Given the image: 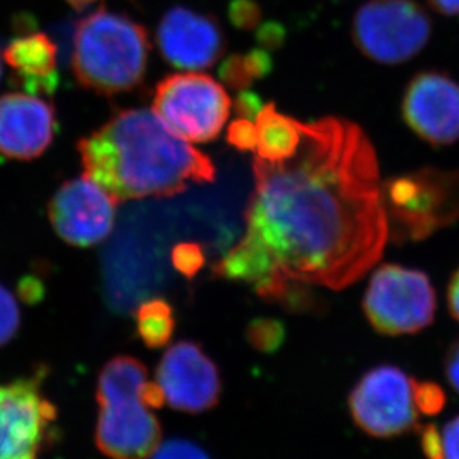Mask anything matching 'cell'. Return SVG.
<instances>
[{
    "mask_svg": "<svg viewBox=\"0 0 459 459\" xmlns=\"http://www.w3.org/2000/svg\"><path fill=\"white\" fill-rule=\"evenodd\" d=\"M415 379L391 364L373 367L349 394V413L362 433L375 438L400 437L418 429Z\"/></svg>",
    "mask_w": 459,
    "mask_h": 459,
    "instance_id": "ba28073f",
    "label": "cell"
},
{
    "mask_svg": "<svg viewBox=\"0 0 459 459\" xmlns=\"http://www.w3.org/2000/svg\"><path fill=\"white\" fill-rule=\"evenodd\" d=\"M161 57L186 71L212 67L226 51V33L217 18L186 6H173L157 27Z\"/></svg>",
    "mask_w": 459,
    "mask_h": 459,
    "instance_id": "4fadbf2b",
    "label": "cell"
},
{
    "mask_svg": "<svg viewBox=\"0 0 459 459\" xmlns=\"http://www.w3.org/2000/svg\"><path fill=\"white\" fill-rule=\"evenodd\" d=\"M157 384L166 402L179 411L204 413L220 404L222 376L217 362L197 342L181 341L163 353Z\"/></svg>",
    "mask_w": 459,
    "mask_h": 459,
    "instance_id": "30bf717a",
    "label": "cell"
},
{
    "mask_svg": "<svg viewBox=\"0 0 459 459\" xmlns=\"http://www.w3.org/2000/svg\"><path fill=\"white\" fill-rule=\"evenodd\" d=\"M442 438L443 459H459V415L445 425Z\"/></svg>",
    "mask_w": 459,
    "mask_h": 459,
    "instance_id": "d6a6232c",
    "label": "cell"
},
{
    "mask_svg": "<svg viewBox=\"0 0 459 459\" xmlns=\"http://www.w3.org/2000/svg\"><path fill=\"white\" fill-rule=\"evenodd\" d=\"M287 35V29L278 22H265L256 27V42L267 51L282 48Z\"/></svg>",
    "mask_w": 459,
    "mask_h": 459,
    "instance_id": "83f0119b",
    "label": "cell"
},
{
    "mask_svg": "<svg viewBox=\"0 0 459 459\" xmlns=\"http://www.w3.org/2000/svg\"><path fill=\"white\" fill-rule=\"evenodd\" d=\"M447 307L452 318L459 323V267L455 273L452 274L449 285H447Z\"/></svg>",
    "mask_w": 459,
    "mask_h": 459,
    "instance_id": "d590c367",
    "label": "cell"
},
{
    "mask_svg": "<svg viewBox=\"0 0 459 459\" xmlns=\"http://www.w3.org/2000/svg\"><path fill=\"white\" fill-rule=\"evenodd\" d=\"M151 459H212L204 447L186 438H172L161 443Z\"/></svg>",
    "mask_w": 459,
    "mask_h": 459,
    "instance_id": "484cf974",
    "label": "cell"
},
{
    "mask_svg": "<svg viewBox=\"0 0 459 459\" xmlns=\"http://www.w3.org/2000/svg\"><path fill=\"white\" fill-rule=\"evenodd\" d=\"M445 375L452 389L459 394V339L447 349L445 357Z\"/></svg>",
    "mask_w": 459,
    "mask_h": 459,
    "instance_id": "e575fe53",
    "label": "cell"
},
{
    "mask_svg": "<svg viewBox=\"0 0 459 459\" xmlns=\"http://www.w3.org/2000/svg\"><path fill=\"white\" fill-rule=\"evenodd\" d=\"M148 380L145 364L132 355H117L103 366L98 380V404L139 398V389Z\"/></svg>",
    "mask_w": 459,
    "mask_h": 459,
    "instance_id": "ac0fdd59",
    "label": "cell"
},
{
    "mask_svg": "<svg viewBox=\"0 0 459 459\" xmlns=\"http://www.w3.org/2000/svg\"><path fill=\"white\" fill-rule=\"evenodd\" d=\"M431 31V18L416 0H367L351 27L353 44L380 65H402L416 57Z\"/></svg>",
    "mask_w": 459,
    "mask_h": 459,
    "instance_id": "8992f818",
    "label": "cell"
},
{
    "mask_svg": "<svg viewBox=\"0 0 459 459\" xmlns=\"http://www.w3.org/2000/svg\"><path fill=\"white\" fill-rule=\"evenodd\" d=\"M256 157L265 161H283L296 154L301 142L300 121L281 114L267 103L256 115Z\"/></svg>",
    "mask_w": 459,
    "mask_h": 459,
    "instance_id": "e0dca14e",
    "label": "cell"
},
{
    "mask_svg": "<svg viewBox=\"0 0 459 459\" xmlns=\"http://www.w3.org/2000/svg\"><path fill=\"white\" fill-rule=\"evenodd\" d=\"M58 132L53 103L15 91L0 96V155L17 161L39 159Z\"/></svg>",
    "mask_w": 459,
    "mask_h": 459,
    "instance_id": "5bb4252c",
    "label": "cell"
},
{
    "mask_svg": "<svg viewBox=\"0 0 459 459\" xmlns=\"http://www.w3.org/2000/svg\"><path fill=\"white\" fill-rule=\"evenodd\" d=\"M229 20L238 30H254L260 26L263 9L256 0H230Z\"/></svg>",
    "mask_w": 459,
    "mask_h": 459,
    "instance_id": "d4e9b609",
    "label": "cell"
},
{
    "mask_svg": "<svg viewBox=\"0 0 459 459\" xmlns=\"http://www.w3.org/2000/svg\"><path fill=\"white\" fill-rule=\"evenodd\" d=\"M117 204L102 186L82 175L65 182L49 200V222L72 247H93L111 234Z\"/></svg>",
    "mask_w": 459,
    "mask_h": 459,
    "instance_id": "8fae6325",
    "label": "cell"
},
{
    "mask_svg": "<svg viewBox=\"0 0 459 459\" xmlns=\"http://www.w3.org/2000/svg\"><path fill=\"white\" fill-rule=\"evenodd\" d=\"M76 150L84 175L117 204L179 195L191 184L215 181L217 175L208 155L145 108L115 112Z\"/></svg>",
    "mask_w": 459,
    "mask_h": 459,
    "instance_id": "7a4b0ae2",
    "label": "cell"
},
{
    "mask_svg": "<svg viewBox=\"0 0 459 459\" xmlns=\"http://www.w3.org/2000/svg\"><path fill=\"white\" fill-rule=\"evenodd\" d=\"M227 142L238 151L256 150V126L251 119L238 117L227 128Z\"/></svg>",
    "mask_w": 459,
    "mask_h": 459,
    "instance_id": "4316f807",
    "label": "cell"
},
{
    "mask_svg": "<svg viewBox=\"0 0 459 459\" xmlns=\"http://www.w3.org/2000/svg\"><path fill=\"white\" fill-rule=\"evenodd\" d=\"M362 310L384 336H407L433 324L437 297L429 274L400 264H384L371 274Z\"/></svg>",
    "mask_w": 459,
    "mask_h": 459,
    "instance_id": "5b68a950",
    "label": "cell"
},
{
    "mask_svg": "<svg viewBox=\"0 0 459 459\" xmlns=\"http://www.w3.org/2000/svg\"><path fill=\"white\" fill-rule=\"evenodd\" d=\"M170 261L178 273L186 279H195L206 264V254L200 243L181 242L173 247Z\"/></svg>",
    "mask_w": 459,
    "mask_h": 459,
    "instance_id": "44dd1931",
    "label": "cell"
},
{
    "mask_svg": "<svg viewBox=\"0 0 459 459\" xmlns=\"http://www.w3.org/2000/svg\"><path fill=\"white\" fill-rule=\"evenodd\" d=\"M415 404L420 413L425 416L438 415L446 406V394L442 386L434 382H416L413 386Z\"/></svg>",
    "mask_w": 459,
    "mask_h": 459,
    "instance_id": "cb8c5ba5",
    "label": "cell"
},
{
    "mask_svg": "<svg viewBox=\"0 0 459 459\" xmlns=\"http://www.w3.org/2000/svg\"><path fill=\"white\" fill-rule=\"evenodd\" d=\"M2 53H0V81H2V76H4V66H2Z\"/></svg>",
    "mask_w": 459,
    "mask_h": 459,
    "instance_id": "74e56055",
    "label": "cell"
},
{
    "mask_svg": "<svg viewBox=\"0 0 459 459\" xmlns=\"http://www.w3.org/2000/svg\"><path fill=\"white\" fill-rule=\"evenodd\" d=\"M47 370L0 384V459H38L53 440L57 409L40 388Z\"/></svg>",
    "mask_w": 459,
    "mask_h": 459,
    "instance_id": "9c48e42d",
    "label": "cell"
},
{
    "mask_svg": "<svg viewBox=\"0 0 459 459\" xmlns=\"http://www.w3.org/2000/svg\"><path fill=\"white\" fill-rule=\"evenodd\" d=\"M137 334L146 348L168 346L177 330V316L173 306L164 299L155 297L142 301L134 312Z\"/></svg>",
    "mask_w": 459,
    "mask_h": 459,
    "instance_id": "d6986e66",
    "label": "cell"
},
{
    "mask_svg": "<svg viewBox=\"0 0 459 459\" xmlns=\"http://www.w3.org/2000/svg\"><path fill=\"white\" fill-rule=\"evenodd\" d=\"M420 434V449L427 459H443L442 431L434 424L420 425L416 429Z\"/></svg>",
    "mask_w": 459,
    "mask_h": 459,
    "instance_id": "f1b7e54d",
    "label": "cell"
},
{
    "mask_svg": "<svg viewBox=\"0 0 459 459\" xmlns=\"http://www.w3.org/2000/svg\"><path fill=\"white\" fill-rule=\"evenodd\" d=\"M163 429L157 416L139 398L99 404L96 445L111 459H148L161 445Z\"/></svg>",
    "mask_w": 459,
    "mask_h": 459,
    "instance_id": "9a60e30c",
    "label": "cell"
},
{
    "mask_svg": "<svg viewBox=\"0 0 459 459\" xmlns=\"http://www.w3.org/2000/svg\"><path fill=\"white\" fill-rule=\"evenodd\" d=\"M263 100L258 94L254 93L251 90H240L238 98L234 100V109L238 112V117L247 119L256 118V115L260 114L263 109Z\"/></svg>",
    "mask_w": 459,
    "mask_h": 459,
    "instance_id": "1f68e13d",
    "label": "cell"
},
{
    "mask_svg": "<svg viewBox=\"0 0 459 459\" xmlns=\"http://www.w3.org/2000/svg\"><path fill=\"white\" fill-rule=\"evenodd\" d=\"M45 291L47 288L39 274H27L18 281V297L27 305H38L39 301L44 300Z\"/></svg>",
    "mask_w": 459,
    "mask_h": 459,
    "instance_id": "4dcf8cb0",
    "label": "cell"
},
{
    "mask_svg": "<svg viewBox=\"0 0 459 459\" xmlns=\"http://www.w3.org/2000/svg\"><path fill=\"white\" fill-rule=\"evenodd\" d=\"M231 98L206 74H175L155 87L152 109L173 132L195 143L220 136L231 114Z\"/></svg>",
    "mask_w": 459,
    "mask_h": 459,
    "instance_id": "52a82bcc",
    "label": "cell"
},
{
    "mask_svg": "<svg viewBox=\"0 0 459 459\" xmlns=\"http://www.w3.org/2000/svg\"><path fill=\"white\" fill-rule=\"evenodd\" d=\"M4 63L11 67L9 82L24 93L53 96L60 85V54L56 40L44 31L17 33L4 53Z\"/></svg>",
    "mask_w": 459,
    "mask_h": 459,
    "instance_id": "2e32d148",
    "label": "cell"
},
{
    "mask_svg": "<svg viewBox=\"0 0 459 459\" xmlns=\"http://www.w3.org/2000/svg\"><path fill=\"white\" fill-rule=\"evenodd\" d=\"M296 154L254 160L255 186L234 255L255 287L290 279L334 291L368 273L388 242L379 161L358 124L303 123Z\"/></svg>",
    "mask_w": 459,
    "mask_h": 459,
    "instance_id": "6da1fadb",
    "label": "cell"
},
{
    "mask_svg": "<svg viewBox=\"0 0 459 459\" xmlns=\"http://www.w3.org/2000/svg\"><path fill=\"white\" fill-rule=\"evenodd\" d=\"M247 69L251 72L254 80H263L273 71V58L264 48H252L243 54Z\"/></svg>",
    "mask_w": 459,
    "mask_h": 459,
    "instance_id": "f546056e",
    "label": "cell"
},
{
    "mask_svg": "<svg viewBox=\"0 0 459 459\" xmlns=\"http://www.w3.org/2000/svg\"><path fill=\"white\" fill-rule=\"evenodd\" d=\"M150 51L141 22L102 6L76 22L72 69L82 89L102 96L127 93L145 78Z\"/></svg>",
    "mask_w": 459,
    "mask_h": 459,
    "instance_id": "3957f363",
    "label": "cell"
},
{
    "mask_svg": "<svg viewBox=\"0 0 459 459\" xmlns=\"http://www.w3.org/2000/svg\"><path fill=\"white\" fill-rule=\"evenodd\" d=\"M389 236L418 242L459 220V172L424 168L382 182Z\"/></svg>",
    "mask_w": 459,
    "mask_h": 459,
    "instance_id": "277c9868",
    "label": "cell"
},
{
    "mask_svg": "<svg viewBox=\"0 0 459 459\" xmlns=\"http://www.w3.org/2000/svg\"><path fill=\"white\" fill-rule=\"evenodd\" d=\"M429 6L447 17H458L459 0H429Z\"/></svg>",
    "mask_w": 459,
    "mask_h": 459,
    "instance_id": "8d00e7d4",
    "label": "cell"
},
{
    "mask_svg": "<svg viewBox=\"0 0 459 459\" xmlns=\"http://www.w3.org/2000/svg\"><path fill=\"white\" fill-rule=\"evenodd\" d=\"M403 118L416 136L431 146L459 142V82L445 72L424 71L407 84Z\"/></svg>",
    "mask_w": 459,
    "mask_h": 459,
    "instance_id": "7c38bea8",
    "label": "cell"
},
{
    "mask_svg": "<svg viewBox=\"0 0 459 459\" xmlns=\"http://www.w3.org/2000/svg\"><path fill=\"white\" fill-rule=\"evenodd\" d=\"M22 324L17 299L8 288L0 283V348L13 341Z\"/></svg>",
    "mask_w": 459,
    "mask_h": 459,
    "instance_id": "7402d4cb",
    "label": "cell"
},
{
    "mask_svg": "<svg viewBox=\"0 0 459 459\" xmlns=\"http://www.w3.org/2000/svg\"><path fill=\"white\" fill-rule=\"evenodd\" d=\"M139 402L148 409H161L166 404V395L157 382H148L139 389Z\"/></svg>",
    "mask_w": 459,
    "mask_h": 459,
    "instance_id": "836d02e7",
    "label": "cell"
},
{
    "mask_svg": "<svg viewBox=\"0 0 459 459\" xmlns=\"http://www.w3.org/2000/svg\"><path fill=\"white\" fill-rule=\"evenodd\" d=\"M287 337V328L276 318H255L245 328V339L261 353L278 352Z\"/></svg>",
    "mask_w": 459,
    "mask_h": 459,
    "instance_id": "ffe728a7",
    "label": "cell"
},
{
    "mask_svg": "<svg viewBox=\"0 0 459 459\" xmlns=\"http://www.w3.org/2000/svg\"><path fill=\"white\" fill-rule=\"evenodd\" d=\"M222 84H226L231 90H247L254 84L251 72L247 69L243 54H231L220 66L218 71Z\"/></svg>",
    "mask_w": 459,
    "mask_h": 459,
    "instance_id": "603a6c76",
    "label": "cell"
}]
</instances>
